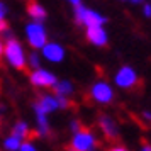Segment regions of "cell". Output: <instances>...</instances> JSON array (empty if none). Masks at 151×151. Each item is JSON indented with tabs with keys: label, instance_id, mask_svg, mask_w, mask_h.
Returning a JSON list of instances; mask_svg holds the SVG:
<instances>
[{
	"label": "cell",
	"instance_id": "1",
	"mask_svg": "<svg viewBox=\"0 0 151 151\" xmlns=\"http://www.w3.org/2000/svg\"><path fill=\"white\" fill-rule=\"evenodd\" d=\"M4 53L7 56L9 63L17 70H26V55H24V49L19 44V41L15 39H9L5 48H4Z\"/></svg>",
	"mask_w": 151,
	"mask_h": 151
},
{
	"label": "cell",
	"instance_id": "2",
	"mask_svg": "<svg viewBox=\"0 0 151 151\" xmlns=\"http://www.w3.org/2000/svg\"><path fill=\"white\" fill-rule=\"evenodd\" d=\"M95 136L92 134V131L88 129H80L75 132V137L73 141L70 143L68 150H73V151H87V150H93L95 146Z\"/></svg>",
	"mask_w": 151,
	"mask_h": 151
},
{
	"label": "cell",
	"instance_id": "3",
	"mask_svg": "<svg viewBox=\"0 0 151 151\" xmlns=\"http://www.w3.org/2000/svg\"><path fill=\"white\" fill-rule=\"evenodd\" d=\"M75 19L78 24H83L87 27H90V26H102L105 22V17H102L100 14H97L93 10L85 9L82 4L75 5Z\"/></svg>",
	"mask_w": 151,
	"mask_h": 151
},
{
	"label": "cell",
	"instance_id": "4",
	"mask_svg": "<svg viewBox=\"0 0 151 151\" xmlns=\"http://www.w3.org/2000/svg\"><path fill=\"white\" fill-rule=\"evenodd\" d=\"M26 31H27L29 44H31L34 49L42 48V46L46 44V31H44V27H42L37 21L32 22V24H29Z\"/></svg>",
	"mask_w": 151,
	"mask_h": 151
},
{
	"label": "cell",
	"instance_id": "5",
	"mask_svg": "<svg viewBox=\"0 0 151 151\" xmlns=\"http://www.w3.org/2000/svg\"><path fill=\"white\" fill-rule=\"evenodd\" d=\"M31 83L36 85V87H41V88H49V87H55L56 83V76L53 73H49L46 70H41V68H36L31 75Z\"/></svg>",
	"mask_w": 151,
	"mask_h": 151
},
{
	"label": "cell",
	"instance_id": "6",
	"mask_svg": "<svg viewBox=\"0 0 151 151\" xmlns=\"http://www.w3.org/2000/svg\"><path fill=\"white\" fill-rule=\"evenodd\" d=\"M116 82L119 87H122V88H134L136 87V83L139 82V78H137L136 71L129 66H124L121 68V71L116 75Z\"/></svg>",
	"mask_w": 151,
	"mask_h": 151
},
{
	"label": "cell",
	"instance_id": "7",
	"mask_svg": "<svg viewBox=\"0 0 151 151\" xmlns=\"http://www.w3.org/2000/svg\"><path fill=\"white\" fill-rule=\"evenodd\" d=\"M99 126H100L102 134L105 136L107 141H116L117 137H119V131H117L114 121H112L109 116H100L99 117Z\"/></svg>",
	"mask_w": 151,
	"mask_h": 151
},
{
	"label": "cell",
	"instance_id": "8",
	"mask_svg": "<svg viewBox=\"0 0 151 151\" xmlns=\"http://www.w3.org/2000/svg\"><path fill=\"white\" fill-rule=\"evenodd\" d=\"M92 97L100 104H109L114 97V92L107 83H95L92 87Z\"/></svg>",
	"mask_w": 151,
	"mask_h": 151
},
{
	"label": "cell",
	"instance_id": "9",
	"mask_svg": "<svg viewBox=\"0 0 151 151\" xmlns=\"http://www.w3.org/2000/svg\"><path fill=\"white\" fill-rule=\"evenodd\" d=\"M87 39L93 42L95 46H105L107 44V34L100 26H90L87 29Z\"/></svg>",
	"mask_w": 151,
	"mask_h": 151
},
{
	"label": "cell",
	"instance_id": "10",
	"mask_svg": "<svg viewBox=\"0 0 151 151\" xmlns=\"http://www.w3.org/2000/svg\"><path fill=\"white\" fill-rule=\"evenodd\" d=\"M42 55L46 56L49 61H61L65 58V49L60 44L51 42V44H44L42 46Z\"/></svg>",
	"mask_w": 151,
	"mask_h": 151
},
{
	"label": "cell",
	"instance_id": "11",
	"mask_svg": "<svg viewBox=\"0 0 151 151\" xmlns=\"http://www.w3.org/2000/svg\"><path fill=\"white\" fill-rule=\"evenodd\" d=\"M27 12H29V15L34 19V21H37V22H41V21H44L46 19V10H44V7H41L36 0H27Z\"/></svg>",
	"mask_w": 151,
	"mask_h": 151
},
{
	"label": "cell",
	"instance_id": "12",
	"mask_svg": "<svg viewBox=\"0 0 151 151\" xmlns=\"http://www.w3.org/2000/svg\"><path fill=\"white\" fill-rule=\"evenodd\" d=\"M36 105H37V107H39L41 110H44V112L48 114V112H53L55 109H58V100H56V97H51V95H41Z\"/></svg>",
	"mask_w": 151,
	"mask_h": 151
},
{
	"label": "cell",
	"instance_id": "13",
	"mask_svg": "<svg viewBox=\"0 0 151 151\" xmlns=\"http://www.w3.org/2000/svg\"><path fill=\"white\" fill-rule=\"evenodd\" d=\"M12 134H14V136H17V137H21V139H32L37 132H31V131H29V127L24 122H17L14 126Z\"/></svg>",
	"mask_w": 151,
	"mask_h": 151
},
{
	"label": "cell",
	"instance_id": "14",
	"mask_svg": "<svg viewBox=\"0 0 151 151\" xmlns=\"http://www.w3.org/2000/svg\"><path fill=\"white\" fill-rule=\"evenodd\" d=\"M36 109V116H37V126H39V134H48V121H46V112L41 110L37 105L34 107Z\"/></svg>",
	"mask_w": 151,
	"mask_h": 151
},
{
	"label": "cell",
	"instance_id": "15",
	"mask_svg": "<svg viewBox=\"0 0 151 151\" xmlns=\"http://www.w3.org/2000/svg\"><path fill=\"white\" fill-rule=\"evenodd\" d=\"M53 88H55L56 93H61V95H70V93L73 92V87H71L70 82H60V83L56 82Z\"/></svg>",
	"mask_w": 151,
	"mask_h": 151
},
{
	"label": "cell",
	"instance_id": "16",
	"mask_svg": "<svg viewBox=\"0 0 151 151\" xmlns=\"http://www.w3.org/2000/svg\"><path fill=\"white\" fill-rule=\"evenodd\" d=\"M4 146H5V150H10V151L19 150V146H21V137H17V136L9 137V139H5Z\"/></svg>",
	"mask_w": 151,
	"mask_h": 151
},
{
	"label": "cell",
	"instance_id": "17",
	"mask_svg": "<svg viewBox=\"0 0 151 151\" xmlns=\"http://www.w3.org/2000/svg\"><path fill=\"white\" fill-rule=\"evenodd\" d=\"M56 100H58V107H63V109H66V107L71 105L68 99H66L65 95H61V93H56Z\"/></svg>",
	"mask_w": 151,
	"mask_h": 151
},
{
	"label": "cell",
	"instance_id": "18",
	"mask_svg": "<svg viewBox=\"0 0 151 151\" xmlns=\"http://www.w3.org/2000/svg\"><path fill=\"white\" fill-rule=\"evenodd\" d=\"M29 65H31L32 68H37V66H39V56L36 55V53H32V55L29 56Z\"/></svg>",
	"mask_w": 151,
	"mask_h": 151
},
{
	"label": "cell",
	"instance_id": "19",
	"mask_svg": "<svg viewBox=\"0 0 151 151\" xmlns=\"http://www.w3.org/2000/svg\"><path fill=\"white\" fill-rule=\"evenodd\" d=\"M19 150H22V151H34L36 148H34V144H32V143H29V141H26V143H21V146H19Z\"/></svg>",
	"mask_w": 151,
	"mask_h": 151
},
{
	"label": "cell",
	"instance_id": "20",
	"mask_svg": "<svg viewBox=\"0 0 151 151\" xmlns=\"http://www.w3.org/2000/svg\"><path fill=\"white\" fill-rule=\"evenodd\" d=\"M143 119L151 126V112H143Z\"/></svg>",
	"mask_w": 151,
	"mask_h": 151
},
{
	"label": "cell",
	"instance_id": "21",
	"mask_svg": "<svg viewBox=\"0 0 151 151\" xmlns=\"http://www.w3.org/2000/svg\"><path fill=\"white\" fill-rule=\"evenodd\" d=\"M5 12H7V9H5V5L0 2V19H4V15H5Z\"/></svg>",
	"mask_w": 151,
	"mask_h": 151
},
{
	"label": "cell",
	"instance_id": "22",
	"mask_svg": "<svg viewBox=\"0 0 151 151\" xmlns=\"http://www.w3.org/2000/svg\"><path fill=\"white\" fill-rule=\"evenodd\" d=\"M7 29V22L4 21V19H0V32H4Z\"/></svg>",
	"mask_w": 151,
	"mask_h": 151
},
{
	"label": "cell",
	"instance_id": "23",
	"mask_svg": "<svg viewBox=\"0 0 151 151\" xmlns=\"http://www.w3.org/2000/svg\"><path fill=\"white\" fill-rule=\"evenodd\" d=\"M78 129H80V124L76 122V121H75V122H71V131H73V132H76Z\"/></svg>",
	"mask_w": 151,
	"mask_h": 151
},
{
	"label": "cell",
	"instance_id": "24",
	"mask_svg": "<svg viewBox=\"0 0 151 151\" xmlns=\"http://www.w3.org/2000/svg\"><path fill=\"white\" fill-rule=\"evenodd\" d=\"M144 14L148 17H151V5H144Z\"/></svg>",
	"mask_w": 151,
	"mask_h": 151
},
{
	"label": "cell",
	"instance_id": "25",
	"mask_svg": "<svg viewBox=\"0 0 151 151\" xmlns=\"http://www.w3.org/2000/svg\"><path fill=\"white\" fill-rule=\"evenodd\" d=\"M70 2H71L73 5H78V4H80V0H70Z\"/></svg>",
	"mask_w": 151,
	"mask_h": 151
},
{
	"label": "cell",
	"instance_id": "26",
	"mask_svg": "<svg viewBox=\"0 0 151 151\" xmlns=\"http://www.w3.org/2000/svg\"><path fill=\"white\" fill-rule=\"evenodd\" d=\"M2 53H4V46H2V42H0V56H2Z\"/></svg>",
	"mask_w": 151,
	"mask_h": 151
},
{
	"label": "cell",
	"instance_id": "27",
	"mask_svg": "<svg viewBox=\"0 0 151 151\" xmlns=\"http://www.w3.org/2000/svg\"><path fill=\"white\" fill-rule=\"evenodd\" d=\"M132 2H134V4H141V2H143V0H132Z\"/></svg>",
	"mask_w": 151,
	"mask_h": 151
}]
</instances>
